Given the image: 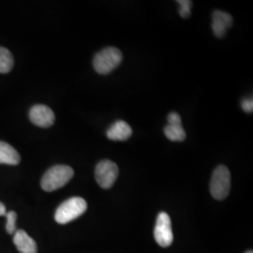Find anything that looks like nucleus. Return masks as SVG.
Returning <instances> with one entry per match:
<instances>
[{
	"label": "nucleus",
	"mask_w": 253,
	"mask_h": 253,
	"mask_svg": "<svg viewBox=\"0 0 253 253\" xmlns=\"http://www.w3.org/2000/svg\"><path fill=\"white\" fill-rule=\"evenodd\" d=\"M73 169L68 165H55L51 167L42 178L41 186L45 191H54L64 187L73 178Z\"/></svg>",
	"instance_id": "1"
},
{
	"label": "nucleus",
	"mask_w": 253,
	"mask_h": 253,
	"mask_svg": "<svg viewBox=\"0 0 253 253\" xmlns=\"http://www.w3.org/2000/svg\"><path fill=\"white\" fill-rule=\"evenodd\" d=\"M123 60L121 51L116 47H107L97 53L93 59L95 71L102 75H106L115 71Z\"/></svg>",
	"instance_id": "2"
},
{
	"label": "nucleus",
	"mask_w": 253,
	"mask_h": 253,
	"mask_svg": "<svg viewBox=\"0 0 253 253\" xmlns=\"http://www.w3.org/2000/svg\"><path fill=\"white\" fill-rule=\"evenodd\" d=\"M87 208V204L81 197L66 200L55 211L54 219L59 224H66L82 216Z\"/></svg>",
	"instance_id": "3"
},
{
	"label": "nucleus",
	"mask_w": 253,
	"mask_h": 253,
	"mask_svg": "<svg viewBox=\"0 0 253 253\" xmlns=\"http://www.w3.org/2000/svg\"><path fill=\"white\" fill-rule=\"evenodd\" d=\"M231 190V172L224 165L215 169L210 182V193L216 200H224Z\"/></svg>",
	"instance_id": "4"
},
{
	"label": "nucleus",
	"mask_w": 253,
	"mask_h": 253,
	"mask_svg": "<svg viewBox=\"0 0 253 253\" xmlns=\"http://www.w3.org/2000/svg\"><path fill=\"white\" fill-rule=\"evenodd\" d=\"M118 166L112 161L104 160L96 166L95 177L97 183L102 189H110L113 187L118 176Z\"/></svg>",
	"instance_id": "5"
},
{
	"label": "nucleus",
	"mask_w": 253,
	"mask_h": 253,
	"mask_svg": "<svg viewBox=\"0 0 253 253\" xmlns=\"http://www.w3.org/2000/svg\"><path fill=\"white\" fill-rule=\"evenodd\" d=\"M154 236L157 243L163 248H167L172 245L173 241L172 221L167 213L161 212L158 215L154 230Z\"/></svg>",
	"instance_id": "6"
},
{
	"label": "nucleus",
	"mask_w": 253,
	"mask_h": 253,
	"mask_svg": "<svg viewBox=\"0 0 253 253\" xmlns=\"http://www.w3.org/2000/svg\"><path fill=\"white\" fill-rule=\"evenodd\" d=\"M29 118L34 125L41 127L53 126L55 120L53 110L43 104H37L30 109Z\"/></svg>",
	"instance_id": "7"
},
{
	"label": "nucleus",
	"mask_w": 253,
	"mask_h": 253,
	"mask_svg": "<svg viewBox=\"0 0 253 253\" xmlns=\"http://www.w3.org/2000/svg\"><path fill=\"white\" fill-rule=\"evenodd\" d=\"M212 20V29L217 38L224 37L227 29L233 25V17L229 13L221 10H215Z\"/></svg>",
	"instance_id": "8"
},
{
	"label": "nucleus",
	"mask_w": 253,
	"mask_h": 253,
	"mask_svg": "<svg viewBox=\"0 0 253 253\" xmlns=\"http://www.w3.org/2000/svg\"><path fill=\"white\" fill-rule=\"evenodd\" d=\"M13 243L16 246L19 253H37L38 247L35 240L27 235L24 230H17L14 234Z\"/></svg>",
	"instance_id": "9"
},
{
	"label": "nucleus",
	"mask_w": 253,
	"mask_h": 253,
	"mask_svg": "<svg viewBox=\"0 0 253 253\" xmlns=\"http://www.w3.org/2000/svg\"><path fill=\"white\" fill-rule=\"evenodd\" d=\"M106 135L112 141H126L132 135V129L125 121L118 120L109 127Z\"/></svg>",
	"instance_id": "10"
},
{
	"label": "nucleus",
	"mask_w": 253,
	"mask_h": 253,
	"mask_svg": "<svg viewBox=\"0 0 253 253\" xmlns=\"http://www.w3.org/2000/svg\"><path fill=\"white\" fill-rule=\"evenodd\" d=\"M21 162L18 151L11 145L0 141V164L17 165Z\"/></svg>",
	"instance_id": "11"
},
{
	"label": "nucleus",
	"mask_w": 253,
	"mask_h": 253,
	"mask_svg": "<svg viewBox=\"0 0 253 253\" xmlns=\"http://www.w3.org/2000/svg\"><path fill=\"white\" fill-rule=\"evenodd\" d=\"M164 134L172 142H182L187 136L182 124H168L164 127Z\"/></svg>",
	"instance_id": "12"
},
{
	"label": "nucleus",
	"mask_w": 253,
	"mask_h": 253,
	"mask_svg": "<svg viewBox=\"0 0 253 253\" xmlns=\"http://www.w3.org/2000/svg\"><path fill=\"white\" fill-rule=\"evenodd\" d=\"M14 59L8 49L0 47V73H8L13 68Z\"/></svg>",
	"instance_id": "13"
},
{
	"label": "nucleus",
	"mask_w": 253,
	"mask_h": 253,
	"mask_svg": "<svg viewBox=\"0 0 253 253\" xmlns=\"http://www.w3.org/2000/svg\"><path fill=\"white\" fill-rule=\"evenodd\" d=\"M7 217V223H6V231L9 235L15 234L16 232V219L17 214L14 211H9L5 215Z\"/></svg>",
	"instance_id": "14"
},
{
	"label": "nucleus",
	"mask_w": 253,
	"mask_h": 253,
	"mask_svg": "<svg viewBox=\"0 0 253 253\" xmlns=\"http://www.w3.org/2000/svg\"><path fill=\"white\" fill-rule=\"evenodd\" d=\"M176 2L180 6L179 14H180L181 17L185 19L189 18L190 16V9L192 7V2L190 0H178Z\"/></svg>",
	"instance_id": "15"
},
{
	"label": "nucleus",
	"mask_w": 253,
	"mask_h": 253,
	"mask_svg": "<svg viewBox=\"0 0 253 253\" xmlns=\"http://www.w3.org/2000/svg\"><path fill=\"white\" fill-rule=\"evenodd\" d=\"M242 109L244 110L246 113H253V98H248L244 99L241 102Z\"/></svg>",
	"instance_id": "16"
},
{
	"label": "nucleus",
	"mask_w": 253,
	"mask_h": 253,
	"mask_svg": "<svg viewBox=\"0 0 253 253\" xmlns=\"http://www.w3.org/2000/svg\"><path fill=\"white\" fill-rule=\"evenodd\" d=\"M168 123L169 124H182L181 123L180 115L176 112H172L168 116Z\"/></svg>",
	"instance_id": "17"
},
{
	"label": "nucleus",
	"mask_w": 253,
	"mask_h": 253,
	"mask_svg": "<svg viewBox=\"0 0 253 253\" xmlns=\"http://www.w3.org/2000/svg\"><path fill=\"white\" fill-rule=\"evenodd\" d=\"M6 213H7V210H6L5 205L0 202V216H5Z\"/></svg>",
	"instance_id": "18"
},
{
	"label": "nucleus",
	"mask_w": 253,
	"mask_h": 253,
	"mask_svg": "<svg viewBox=\"0 0 253 253\" xmlns=\"http://www.w3.org/2000/svg\"><path fill=\"white\" fill-rule=\"evenodd\" d=\"M253 253V251H248V252H247V253Z\"/></svg>",
	"instance_id": "19"
}]
</instances>
